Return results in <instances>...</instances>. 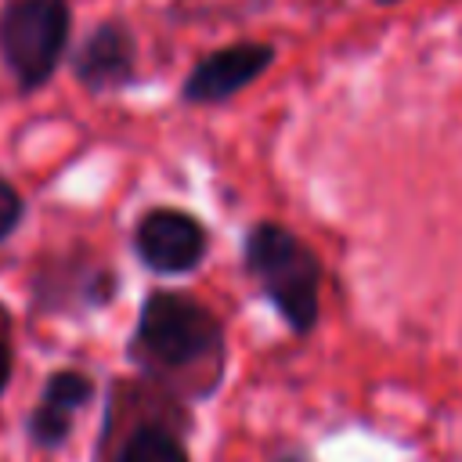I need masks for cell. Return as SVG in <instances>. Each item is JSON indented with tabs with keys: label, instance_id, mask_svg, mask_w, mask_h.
<instances>
[{
	"label": "cell",
	"instance_id": "3957f363",
	"mask_svg": "<svg viewBox=\"0 0 462 462\" xmlns=\"http://www.w3.org/2000/svg\"><path fill=\"white\" fill-rule=\"evenodd\" d=\"M69 40L72 7L65 0H7L0 7V58L22 94L51 83Z\"/></svg>",
	"mask_w": 462,
	"mask_h": 462
},
{
	"label": "cell",
	"instance_id": "5bb4252c",
	"mask_svg": "<svg viewBox=\"0 0 462 462\" xmlns=\"http://www.w3.org/2000/svg\"><path fill=\"white\" fill-rule=\"evenodd\" d=\"M372 4H383V7H390V4H401V0H372Z\"/></svg>",
	"mask_w": 462,
	"mask_h": 462
},
{
	"label": "cell",
	"instance_id": "ba28073f",
	"mask_svg": "<svg viewBox=\"0 0 462 462\" xmlns=\"http://www.w3.org/2000/svg\"><path fill=\"white\" fill-rule=\"evenodd\" d=\"M112 462H191V451L180 426L170 419H144L119 440Z\"/></svg>",
	"mask_w": 462,
	"mask_h": 462
},
{
	"label": "cell",
	"instance_id": "6da1fadb",
	"mask_svg": "<svg viewBox=\"0 0 462 462\" xmlns=\"http://www.w3.org/2000/svg\"><path fill=\"white\" fill-rule=\"evenodd\" d=\"M126 357L166 393L206 401L227 375V332L220 314L199 296L152 289L137 307Z\"/></svg>",
	"mask_w": 462,
	"mask_h": 462
},
{
	"label": "cell",
	"instance_id": "9c48e42d",
	"mask_svg": "<svg viewBox=\"0 0 462 462\" xmlns=\"http://www.w3.org/2000/svg\"><path fill=\"white\" fill-rule=\"evenodd\" d=\"M97 393V383L79 372V368H58L43 379V390H40V401L51 404V408H61L69 415H76L79 408H87Z\"/></svg>",
	"mask_w": 462,
	"mask_h": 462
},
{
	"label": "cell",
	"instance_id": "7a4b0ae2",
	"mask_svg": "<svg viewBox=\"0 0 462 462\" xmlns=\"http://www.w3.org/2000/svg\"><path fill=\"white\" fill-rule=\"evenodd\" d=\"M242 267L292 336H310L321 318V256L285 224L253 220L242 235Z\"/></svg>",
	"mask_w": 462,
	"mask_h": 462
},
{
	"label": "cell",
	"instance_id": "4fadbf2b",
	"mask_svg": "<svg viewBox=\"0 0 462 462\" xmlns=\"http://www.w3.org/2000/svg\"><path fill=\"white\" fill-rule=\"evenodd\" d=\"M11 372H14V354H11V346L0 339V397H4V390H7V383H11Z\"/></svg>",
	"mask_w": 462,
	"mask_h": 462
},
{
	"label": "cell",
	"instance_id": "5b68a950",
	"mask_svg": "<svg viewBox=\"0 0 462 462\" xmlns=\"http://www.w3.org/2000/svg\"><path fill=\"white\" fill-rule=\"evenodd\" d=\"M274 47L263 40H235L224 43L209 54H202L184 83H180V101L184 105H224L238 97L245 87H253L271 65H274Z\"/></svg>",
	"mask_w": 462,
	"mask_h": 462
},
{
	"label": "cell",
	"instance_id": "30bf717a",
	"mask_svg": "<svg viewBox=\"0 0 462 462\" xmlns=\"http://www.w3.org/2000/svg\"><path fill=\"white\" fill-rule=\"evenodd\" d=\"M25 437L40 451H58L72 437V415L61 411V408H51L43 401H36V408L25 415Z\"/></svg>",
	"mask_w": 462,
	"mask_h": 462
},
{
	"label": "cell",
	"instance_id": "7c38bea8",
	"mask_svg": "<svg viewBox=\"0 0 462 462\" xmlns=\"http://www.w3.org/2000/svg\"><path fill=\"white\" fill-rule=\"evenodd\" d=\"M267 462H314V458H310V451H307V448L292 444V448H278L274 455H267Z\"/></svg>",
	"mask_w": 462,
	"mask_h": 462
},
{
	"label": "cell",
	"instance_id": "52a82bcc",
	"mask_svg": "<svg viewBox=\"0 0 462 462\" xmlns=\"http://www.w3.org/2000/svg\"><path fill=\"white\" fill-rule=\"evenodd\" d=\"M32 296L43 310H69L72 303L83 310H101L119 296V274L108 263L43 260L32 282Z\"/></svg>",
	"mask_w": 462,
	"mask_h": 462
},
{
	"label": "cell",
	"instance_id": "277c9868",
	"mask_svg": "<svg viewBox=\"0 0 462 462\" xmlns=\"http://www.w3.org/2000/svg\"><path fill=\"white\" fill-rule=\"evenodd\" d=\"M209 242H213L209 227L180 206H152L137 217L130 231V249L137 263L162 278H180L199 271L202 260L209 256Z\"/></svg>",
	"mask_w": 462,
	"mask_h": 462
},
{
	"label": "cell",
	"instance_id": "8992f818",
	"mask_svg": "<svg viewBox=\"0 0 462 462\" xmlns=\"http://www.w3.org/2000/svg\"><path fill=\"white\" fill-rule=\"evenodd\" d=\"M72 76L90 94H116L137 79V36L123 18L97 22L72 51Z\"/></svg>",
	"mask_w": 462,
	"mask_h": 462
},
{
	"label": "cell",
	"instance_id": "8fae6325",
	"mask_svg": "<svg viewBox=\"0 0 462 462\" xmlns=\"http://www.w3.org/2000/svg\"><path fill=\"white\" fill-rule=\"evenodd\" d=\"M22 220H25V199H22V191L11 180L0 177V242H7L22 227Z\"/></svg>",
	"mask_w": 462,
	"mask_h": 462
}]
</instances>
